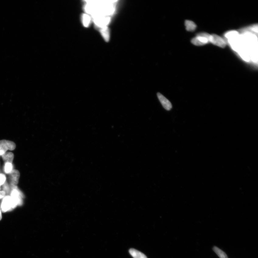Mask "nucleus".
<instances>
[{
    "label": "nucleus",
    "instance_id": "nucleus-1",
    "mask_svg": "<svg viewBox=\"0 0 258 258\" xmlns=\"http://www.w3.org/2000/svg\"><path fill=\"white\" fill-rule=\"evenodd\" d=\"M210 36L209 34L202 32L197 34L196 37L191 40L192 43L196 46H202L208 43Z\"/></svg>",
    "mask_w": 258,
    "mask_h": 258
},
{
    "label": "nucleus",
    "instance_id": "nucleus-2",
    "mask_svg": "<svg viewBox=\"0 0 258 258\" xmlns=\"http://www.w3.org/2000/svg\"><path fill=\"white\" fill-rule=\"evenodd\" d=\"M12 190L11 192V196L12 200L14 206L15 207L17 205H21L23 203V200L22 198L23 197V195L22 194L20 191L18 190L17 187L16 186H12Z\"/></svg>",
    "mask_w": 258,
    "mask_h": 258
},
{
    "label": "nucleus",
    "instance_id": "nucleus-3",
    "mask_svg": "<svg viewBox=\"0 0 258 258\" xmlns=\"http://www.w3.org/2000/svg\"><path fill=\"white\" fill-rule=\"evenodd\" d=\"M1 208L3 212H7L15 208L11 196H7L4 197L2 201Z\"/></svg>",
    "mask_w": 258,
    "mask_h": 258
},
{
    "label": "nucleus",
    "instance_id": "nucleus-4",
    "mask_svg": "<svg viewBox=\"0 0 258 258\" xmlns=\"http://www.w3.org/2000/svg\"><path fill=\"white\" fill-rule=\"evenodd\" d=\"M16 148V145L12 141L6 140L0 141V150L6 152L8 150H15Z\"/></svg>",
    "mask_w": 258,
    "mask_h": 258
},
{
    "label": "nucleus",
    "instance_id": "nucleus-5",
    "mask_svg": "<svg viewBox=\"0 0 258 258\" xmlns=\"http://www.w3.org/2000/svg\"><path fill=\"white\" fill-rule=\"evenodd\" d=\"M209 42L221 48H225L226 45V43L223 38L215 34L210 36Z\"/></svg>",
    "mask_w": 258,
    "mask_h": 258
},
{
    "label": "nucleus",
    "instance_id": "nucleus-6",
    "mask_svg": "<svg viewBox=\"0 0 258 258\" xmlns=\"http://www.w3.org/2000/svg\"><path fill=\"white\" fill-rule=\"evenodd\" d=\"M157 96L163 107L167 110H170L172 108V105L170 101L159 92L157 94Z\"/></svg>",
    "mask_w": 258,
    "mask_h": 258
},
{
    "label": "nucleus",
    "instance_id": "nucleus-7",
    "mask_svg": "<svg viewBox=\"0 0 258 258\" xmlns=\"http://www.w3.org/2000/svg\"><path fill=\"white\" fill-rule=\"evenodd\" d=\"M10 182L12 186H16L19 182L20 177V173L19 171L13 170L9 174Z\"/></svg>",
    "mask_w": 258,
    "mask_h": 258
},
{
    "label": "nucleus",
    "instance_id": "nucleus-8",
    "mask_svg": "<svg viewBox=\"0 0 258 258\" xmlns=\"http://www.w3.org/2000/svg\"><path fill=\"white\" fill-rule=\"evenodd\" d=\"M129 253L134 258H148L144 254L136 249H131L129 250Z\"/></svg>",
    "mask_w": 258,
    "mask_h": 258
},
{
    "label": "nucleus",
    "instance_id": "nucleus-9",
    "mask_svg": "<svg viewBox=\"0 0 258 258\" xmlns=\"http://www.w3.org/2000/svg\"><path fill=\"white\" fill-rule=\"evenodd\" d=\"M3 160L5 162L11 163L13 162L14 158V155L13 153L11 152H6L2 156Z\"/></svg>",
    "mask_w": 258,
    "mask_h": 258
},
{
    "label": "nucleus",
    "instance_id": "nucleus-10",
    "mask_svg": "<svg viewBox=\"0 0 258 258\" xmlns=\"http://www.w3.org/2000/svg\"><path fill=\"white\" fill-rule=\"evenodd\" d=\"M100 32L103 37L106 41H108L110 39V32L109 30L107 27H105L100 28Z\"/></svg>",
    "mask_w": 258,
    "mask_h": 258
},
{
    "label": "nucleus",
    "instance_id": "nucleus-11",
    "mask_svg": "<svg viewBox=\"0 0 258 258\" xmlns=\"http://www.w3.org/2000/svg\"><path fill=\"white\" fill-rule=\"evenodd\" d=\"M185 26L186 30L189 31H194L197 27L196 25L194 22L189 20H186L185 21Z\"/></svg>",
    "mask_w": 258,
    "mask_h": 258
},
{
    "label": "nucleus",
    "instance_id": "nucleus-12",
    "mask_svg": "<svg viewBox=\"0 0 258 258\" xmlns=\"http://www.w3.org/2000/svg\"><path fill=\"white\" fill-rule=\"evenodd\" d=\"M213 250L217 254L220 258H228L227 255L224 252L216 246L214 247Z\"/></svg>",
    "mask_w": 258,
    "mask_h": 258
},
{
    "label": "nucleus",
    "instance_id": "nucleus-13",
    "mask_svg": "<svg viewBox=\"0 0 258 258\" xmlns=\"http://www.w3.org/2000/svg\"><path fill=\"white\" fill-rule=\"evenodd\" d=\"M91 19V18L87 14H84L82 15V22L85 27H87L89 25Z\"/></svg>",
    "mask_w": 258,
    "mask_h": 258
},
{
    "label": "nucleus",
    "instance_id": "nucleus-14",
    "mask_svg": "<svg viewBox=\"0 0 258 258\" xmlns=\"http://www.w3.org/2000/svg\"><path fill=\"white\" fill-rule=\"evenodd\" d=\"M12 164L9 162H5L4 166V171L5 173L9 174L13 170Z\"/></svg>",
    "mask_w": 258,
    "mask_h": 258
},
{
    "label": "nucleus",
    "instance_id": "nucleus-15",
    "mask_svg": "<svg viewBox=\"0 0 258 258\" xmlns=\"http://www.w3.org/2000/svg\"><path fill=\"white\" fill-rule=\"evenodd\" d=\"M6 177L5 175L0 174V188L2 185H3L5 182Z\"/></svg>",
    "mask_w": 258,
    "mask_h": 258
},
{
    "label": "nucleus",
    "instance_id": "nucleus-16",
    "mask_svg": "<svg viewBox=\"0 0 258 258\" xmlns=\"http://www.w3.org/2000/svg\"><path fill=\"white\" fill-rule=\"evenodd\" d=\"M3 191H5L6 194H9V185L7 183L5 182L3 185Z\"/></svg>",
    "mask_w": 258,
    "mask_h": 258
},
{
    "label": "nucleus",
    "instance_id": "nucleus-17",
    "mask_svg": "<svg viewBox=\"0 0 258 258\" xmlns=\"http://www.w3.org/2000/svg\"><path fill=\"white\" fill-rule=\"evenodd\" d=\"M6 193L3 191H0V199L3 198L5 197Z\"/></svg>",
    "mask_w": 258,
    "mask_h": 258
},
{
    "label": "nucleus",
    "instance_id": "nucleus-18",
    "mask_svg": "<svg viewBox=\"0 0 258 258\" xmlns=\"http://www.w3.org/2000/svg\"><path fill=\"white\" fill-rule=\"evenodd\" d=\"M6 152H3V151L0 150V156H3V155L5 154Z\"/></svg>",
    "mask_w": 258,
    "mask_h": 258
},
{
    "label": "nucleus",
    "instance_id": "nucleus-19",
    "mask_svg": "<svg viewBox=\"0 0 258 258\" xmlns=\"http://www.w3.org/2000/svg\"><path fill=\"white\" fill-rule=\"evenodd\" d=\"M2 218V213L1 209H0V221L1 220Z\"/></svg>",
    "mask_w": 258,
    "mask_h": 258
},
{
    "label": "nucleus",
    "instance_id": "nucleus-20",
    "mask_svg": "<svg viewBox=\"0 0 258 258\" xmlns=\"http://www.w3.org/2000/svg\"><path fill=\"white\" fill-rule=\"evenodd\" d=\"M1 188H0V190H1Z\"/></svg>",
    "mask_w": 258,
    "mask_h": 258
}]
</instances>
